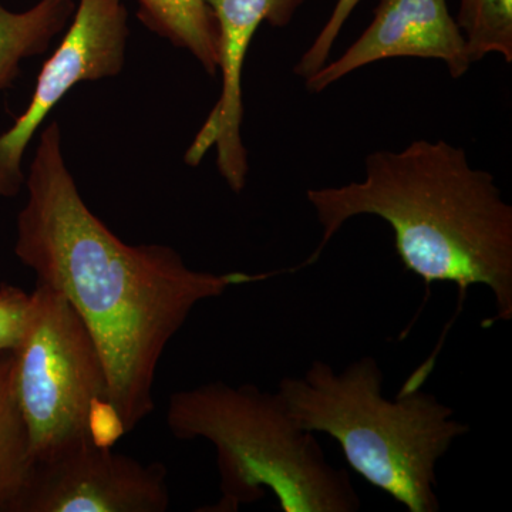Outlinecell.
<instances>
[{
	"mask_svg": "<svg viewBox=\"0 0 512 512\" xmlns=\"http://www.w3.org/2000/svg\"><path fill=\"white\" fill-rule=\"evenodd\" d=\"M25 185L15 254L83 320L106 369L111 416L128 433L154 412L158 363L195 306L268 275L195 271L167 245L121 241L84 202L56 121L40 133Z\"/></svg>",
	"mask_w": 512,
	"mask_h": 512,
	"instance_id": "1",
	"label": "cell"
},
{
	"mask_svg": "<svg viewBox=\"0 0 512 512\" xmlns=\"http://www.w3.org/2000/svg\"><path fill=\"white\" fill-rule=\"evenodd\" d=\"M359 183L311 188L306 198L322 227L323 249L352 218L373 215L393 229L397 255L426 284L450 282L461 291L485 286L493 320L512 319V207L494 175L468 163L463 148L416 140L402 151L379 150L365 161Z\"/></svg>",
	"mask_w": 512,
	"mask_h": 512,
	"instance_id": "2",
	"label": "cell"
},
{
	"mask_svg": "<svg viewBox=\"0 0 512 512\" xmlns=\"http://www.w3.org/2000/svg\"><path fill=\"white\" fill-rule=\"evenodd\" d=\"M383 384L375 357L363 356L340 372L315 360L278 392L296 423L338 441L367 483L409 512L440 511L437 466L471 427L434 394L413 386L389 400Z\"/></svg>",
	"mask_w": 512,
	"mask_h": 512,
	"instance_id": "3",
	"label": "cell"
},
{
	"mask_svg": "<svg viewBox=\"0 0 512 512\" xmlns=\"http://www.w3.org/2000/svg\"><path fill=\"white\" fill-rule=\"evenodd\" d=\"M167 426L178 440L215 448L221 498L202 511L235 512L272 493L282 512H355L348 471L329 463L315 433L302 429L279 392L251 383L201 384L171 394Z\"/></svg>",
	"mask_w": 512,
	"mask_h": 512,
	"instance_id": "4",
	"label": "cell"
},
{
	"mask_svg": "<svg viewBox=\"0 0 512 512\" xmlns=\"http://www.w3.org/2000/svg\"><path fill=\"white\" fill-rule=\"evenodd\" d=\"M28 329L13 350V390L35 464L89 441L121 436L109 383L89 330L63 295L36 282Z\"/></svg>",
	"mask_w": 512,
	"mask_h": 512,
	"instance_id": "5",
	"label": "cell"
},
{
	"mask_svg": "<svg viewBox=\"0 0 512 512\" xmlns=\"http://www.w3.org/2000/svg\"><path fill=\"white\" fill-rule=\"evenodd\" d=\"M128 35L123 0H77L62 43L40 70L28 109L0 134V198L16 197L22 190L26 151L63 97L79 83L120 74Z\"/></svg>",
	"mask_w": 512,
	"mask_h": 512,
	"instance_id": "6",
	"label": "cell"
},
{
	"mask_svg": "<svg viewBox=\"0 0 512 512\" xmlns=\"http://www.w3.org/2000/svg\"><path fill=\"white\" fill-rule=\"evenodd\" d=\"M167 470L89 441L36 464L19 512H164Z\"/></svg>",
	"mask_w": 512,
	"mask_h": 512,
	"instance_id": "7",
	"label": "cell"
},
{
	"mask_svg": "<svg viewBox=\"0 0 512 512\" xmlns=\"http://www.w3.org/2000/svg\"><path fill=\"white\" fill-rule=\"evenodd\" d=\"M305 0H205L218 30L220 100L185 153V163L198 165L210 148H217V167L234 192L247 184L248 156L242 141L244 120L242 70L249 45L262 23L285 28Z\"/></svg>",
	"mask_w": 512,
	"mask_h": 512,
	"instance_id": "8",
	"label": "cell"
},
{
	"mask_svg": "<svg viewBox=\"0 0 512 512\" xmlns=\"http://www.w3.org/2000/svg\"><path fill=\"white\" fill-rule=\"evenodd\" d=\"M396 57L441 60L454 79L473 64L447 0H380L365 32L338 60L306 79V87L320 93L357 69Z\"/></svg>",
	"mask_w": 512,
	"mask_h": 512,
	"instance_id": "9",
	"label": "cell"
},
{
	"mask_svg": "<svg viewBox=\"0 0 512 512\" xmlns=\"http://www.w3.org/2000/svg\"><path fill=\"white\" fill-rule=\"evenodd\" d=\"M77 0H39L23 12L0 2V93L19 74L23 60L43 55L57 35L69 26Z\"/></svg>",
	"mask_w": 512,
	"mask_h": 512,
	"instance_id": "10",
	"label": "cell"
},
{
	"mask_svg": "<svg viewBox=\"0 0 512 512\" xmlns=\"http://www.w3.org/2000/svg\"><path fill=\"white\" fill-rule=\"evenodd\" d=\"M137 18L148 30L187 50L215 76L218 72V30L205 0H136Z\"/></svg>",
	"mask_w": 512,
	"mask_h": 512,
	"instance_id": "11",
	"label": "cell"
},
{
	"mask_svg": "<svg viewBox=\"0 0 512 512\" xmlns=\"http://www.w3.org/2000/svg\"><path fill=\"white\" fill-rule=\"evenodd\" d=\"M35 460L13 390L12 353L0 357V512H19Z\"/></svg>",
	"mask_w": 512,
	"mask_h": 512,
	"instance_id": "12",
	"label": "cell"
},
{
	"mask_svg": "<svg viewBox=\"0 0 512 512\" xmlns=\"http://www.w3.org/2000/svg\"><path fill=\"white\" fill-rule=\"evenodd\" d=\"M456 22L471 62L495 53L512 63V0H460Z\"/></svg>",
	"mask_w": 512,
	"mask_h": 512,
	"instance_id": "13",
	"label": "cell"
},
{
	"mask_svg": "<svg viewBox=\"0 0 512 512\" xmlns=\"http://www.w3.org/2000/svg\"><path fill=\"white\" fill-rule=\"evenodd\" d=\"M360 2L362 0H338L336 2L332 15L320 30L315 42L296 63L295 69H293L296 76L303 77L305 80L309 79L329 62L330 52H332V47L340 35V30L343 29L346 20L350 18L353 10Z\"/></svg>",
	"mask_w": 512,
	"mask_h": 512,
	"instance_id": "14",
	"label": "cell"
},
{
	"mask_svg": "<svg viewBox=\"0 0 512 512\" xmlns=\"http://www.w3.org/2000/svg\"><path fill=\"white\" fill-rule=\"evenodd\" d=\"M32 293L18 286H0V355L18 349L28 329Z\"/></svg>",
	"mask_w": 512,
	"mask_h": 512,
	"instance_id": "15",
	"label": "cell"
}]
</instances>
